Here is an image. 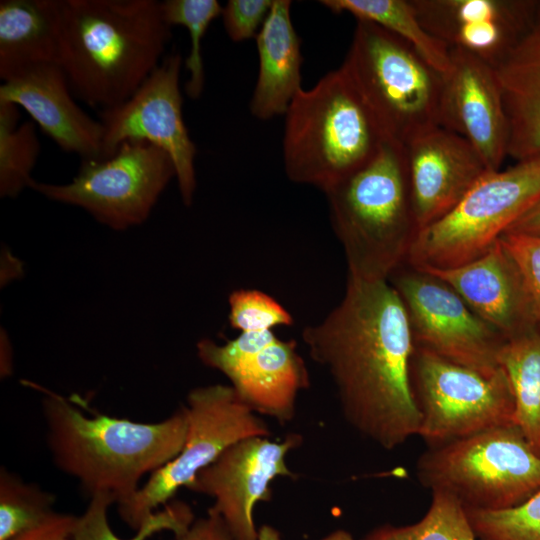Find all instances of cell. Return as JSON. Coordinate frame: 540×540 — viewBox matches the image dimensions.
<instances>
[{"mask_svg":"<svg viewBox=\"0 0 540 540\" xmlns=\"http://www.w3.org/2000/svg\"><path fill=\"white\" fill-rule=\"evenodd\" d=\"M302 338L330 375L346 422L393 450L418 435L411 385L414 341L403 302L389 280L348 277L341 302Z\"/></svg>","mask_w":540,"mask_h":540,"instance_id":"6da1fadb","label":"cell"},{"mask_svg":"<svg viewBox=\"0 0 540 540\" xmlns=\"http://www.w3.org/2000/svg\"><path fill=\"white\" fill-rule=\"evenodd\" d=\"M172 36L157 0H61L59 65L79 99L100 111L142 85Z\"/></svg>","mask_w":540,"mask_h":540,"instance_id":"7a4b0ae2","label":"cell"},{"mask_svg":"<svg viewBox=\"0 0 540 540\" xmlns=\"http://www.w3.org/2000/svg\"><path fill=\"white\" fill-rule=\"evenodd\" d=\"M47 442L56 466L76 478L90 496L121 504L181 451L187 432L184 405L168 418L136 422L102 413L88 416L69 399L38 385Z\"/></svg>","mask_w":540,"mask_h":540,"instance_id":"3957f363","label":"cell"},{"mask_svg":"<svg viewBox=\"0 0 540 540\" xmlns=\"http://www.w3.org/2000/svg\"><path fill=\"white\" fill-rule=\"evenodd\" d=\"M324 193L348 277L389 280L420 233L404 145L386 141L370 162Z\"/></svg>","mask_w":540,"mask_h":540,"instance_id":"277c9868","label":"cell"},{"mask_svg":"<svg viewBox=\"0 0 540 540\" xmlns=\"http://www.w3.org/2000/svg\"><path fill=\"white\" fill-rule=\"evenodd\" d=\"M388 141L340 68L301 89L285 113L288 178L327 191L370 162Z\"/></svg>","mask_w":540,"mask_h":540,"instance_id":"5b68a950","label":"cell"},{"mask_svg":"<svg viewBox=\"0 0 540 540\" xmlns=\"http://www.w3.org/2000/svg\"><path fill=\"white\" fill-rule=\"evenodd\" d=\"M341 69L388 140L406 145L439 126L442 73L401 37L357 20Z\"/></svg>","mask_w":540,"mask_h":540,"instance_id":"8992f818","label":"cell"},{"mask_svg":"<svg viewBox=\"0 0 540 540\" xmlns=\"http://www.w3.org/2000/svg\"><path fill=\"white\" fill-rule=\"evenodd\" d=\"M419 482L465 509L504 510L540 490V453L515 424L429 447L416 463Z\"/></svg>","mask_w":540,"mask_h":540,"instance_id":"52a82bcc","label":"cell"},{"mask_svg":"<svg viewBox=\"0 0 540 540\" xmlns=\"http://www.w3.org/2000/svg\"><path fill=\"white\" fill-rule=\"evenodd\" d=\"M540 200V155L490 171L447 215L417 236L406 263L450 269L482 256Z\"/></svg>","mask_w":540,"mask_h":540,"instance_id":"ba28073f","label":"cell"},{"mask_svg":"<svg viewBox=\"0 0 540 540\" xmlns=\"http://www.w3.org/2000/svg\"><path fill=\"white\" fill-rule=\"evenodd\" d=\"M184 407L188 424L179 454L150 474L131 498L117 505L121 519L134 531L160 506L167 505L180 488H188L196 475L231 445L271 435L265 421L230 385L196 387L189 391Z\"/></svg>","mask_w":540,"mask_h":540,"instance_id":"9c48e42d","label":"cell"},{"mask_svg":"<svg viewBox=\"0 0 540 540\" xmlns=\"http://www.w3.org/2000/svg\"><path fill=\"white\" fill-rule=\"evenodd\" d=\"M411 385L418 435L429 447L514 424V400L502 368L492 373L414 347Z\"/></svg>","mask_w":540,"mask_h":540,"instance_id":"30bf717a","label":"cell"},{"mask_svg":"<svg viewBox=\"0 0 540 540\" xmlns=\"http://www.w3.org/2000/svg\"><path fill=\"white\" fill-rule=\"evenodd\" d=\"M173 178L175 165L165 151L145 141L127 140L108 158L82 160L78 173L66 184L33 180L30 188L122 231L148 219Z\"/></svg>","mask_w":540,"mask_h":540,"instance_id":"8fae6325","label":"cell"},{"mask_svg":"<svg viewBox=\"0 0 540 540\" xmlns=\"http://www.w3.org/2000/svg\"><path fill=\"white\" fill-rule=\"evenodd\" d=\"M407 312L414 346L482 372L500 369L503 336L444 281L402 264L389 278Z\"/></svg>","mask_w":540,"mask_h":540,"instance_id":"7c38bea8","label":"cell"},{"mask_svg":"<svg viewBox=\"0 0 540 540\" xmlns=\"http://www.w3.org/2000/svg\"><path fill=\"white\" fill-rule=\"evenodd\" d=\"M182 62L178 52L166 55L131 97L100 111L104 127L101 159L110 157L127 140L161 148L172 159L181 199L190 206L196 190L197 148L183 119L179 84Z\"/></svg>","mask_w":540,"mask_h":540,"instance_id":"4fadbf2b","label":"cell"},{"mask_svg":"<svg viewBox=\"0 0 540 540\" xmlns=\"http://www.w3.org/2000/svg\"><path fill=\"white\" fill-rule=\"evenodd\" d=\"M196 348L202 363L224 374L256 414L281 424L294 418L297 396L310 384L294 340L280 339L266 329L240 332L224 344L202 339Z\"/></svg>","mask_w":540,"mask_h":540,"instance_id":"5bb4252c","label":"cell"},{"mask_svg":"<svg viewBox=\"0 0 540 540\" xmlns=\"http://www.w3.org/2000/svg\"><path fill=\"white\" fill-rule=\"evenodd\" d=\"M301 442L298 434L281 442L262 436L241 440L201 470L187 489L213 498L209 510L222 518L233 540H257L254 508L270 501L276 477H295L286 458Z\"/></svg>","mask_w":540,"mask_h":540,"instance_id":"9a60e30c","label":"cell"},{"mask_svg":"<svg viewBox=\"0 0 540 540\" xmlns=\"http://www.w3.org/2000/svg\"><path fill=\"white\" fill-rule=\"evenodd\" d=\"M439 126L471 144L489 171L508 156L509 129L494 67L458 49H450L442 73Z\"/></svg>","mask_w":540,"mask_h":540,"instance_id":"2e32d148","label":"cell"},{"mask_svg":"<svg viewBox=\"0 0 540 540\" xmlns=\"http://www.w3.org/2000/svg\"><path fill=\"white\" fill-rule=\"evenodd\" d=\"M425 30L449 49L496 67L531 28L540 2L411 0Z\"/></svg>","mask_w":540,"mask_h":540,"instance_id":"e0dca14e","label":"cell"},{"mask_svg":"<svg viewBox=\"0 0 540 540\" xmlns=\"http://www.w3.org/2000/svg\"><path fill=\"white\" fill-rule=\"evenodd\" d=\"M404 147L420 232L447 215L490 172L469 142L440 126Z\"/></svg>","mask_w":540,"mask_h":540,"instance_id":"ac0fdd59","label":"cell"},{"mask_svg":"<svg viewBox=\"0 0 540 540\" xmlns=\"http://www.w3.org/2000/svg\"><path fill=\"white\" fill-rule=\"evenodd\" d=\"M0 101L24 109L63 151L82 160L102 158L104 127L76 103L59 64L37 65L3 81Z\"/></svg>","mask_w":540,"mask_h":540,"instance_id":"d6986e66","label":"cell"},{"mask_svg":"<svg viewBox=\"0 0 540 540\" xmlns=\"http://www.w3.org/2000/svg\"><path fill=\"white\" fill-rule=\"evenodd\" d=\"M421 270L448 284L505 340L538 328L520 275L499 240L463 265Z\"/></svg>","mask_w":540,"mask_h":540,"instance_id":"ffe728a7","label":"cell"},{"mask_svg":"<svg viewBox=\"0 0 540 540\" xmlns=\"http://www.w3.org/2000/svg\"><path fill=\"white\" fill-rule=\"evenodd\" d=\"M508 121V156L540 155V5L535 22L494 68Z\"/></svg>","mask_w":540,"mask_h":540,"instance_id":"44dd1931","label":"cell"},{"mask_svg":"<svg viewBox=\"0 0 540 540\" xmlns=\"http://www.w3.org/2000/svg\"><path fill=\"white\" fill-rule=\"evenodd\" d=\"M291 1L273 0L256 36L259 72L250 110L258 119L285 115L301 87V44L291 21Z\"/></svg>","mask_w":540,"mask_h":540,"instance_id":"7402d4cb","label":"cell"},{"mask_svg":"<svg viewBox=\"0 0 540 540\" xmlns=\"http://www.w3.org/2000/svg\"><path fill=\"white\" fill-rule=\"evenodd\" d=\"M61 0L0 1V78L59 63Z\"/></svg>","mask_w":540,"mask_h":540,"instance_id":"603a6c76","label":"cell"},{"mask_svg":"<svg viewBox=\"0 0 540 540\" xmlns=\"http://www.w3.org/2000/svg\"><path fill=\"white\" fill-rule=\"evenodd\" d=\"M498 362L514 400V424L540 453V328L505 340Z\"/></svg>","mask_w":540,"mask_h":540,"instance_id":"cb8c5ba5","label":"cell"},{"mask_svg":"<svg viewBox=\"0 0 540 540\" xmlns=\"http://www.w3.org/2000/svg\"><path fill=\"white\" fill-rule=\"evenodd\" d=\"M334 13L347 12L401 37L436 70L444 73L450 63V49L423 27L411 0H322Z\"/></svg>","mask_w":540,"mask_h":540,"instance_id":"d4e9b609","label":"cell"},{"mask_svg":"<svg viewBox=\"0 0 540 540\" xmlns=\"http://www.w3.org/2000/svg\"><path fill=\"white\" fill-rule=\"evenodd\" d=\"M19 107L0 101V196L15 198L30 188L40 142L33 121L20 122Z\"/></svg>","mask_w":540,"mask_h":540,"instance_id":"484cf974","label":"cell"},{"mask_svg":"<svg viewBox=\"0 0 540 540\" xmlns=\"http://www.w3.org/2000/svg\"><path fill=\"white\" fill-rule=\"evenodd\" d=\"M363 540H478L467 511L454 496L432 492L430 506L417 522L385 524L374 528Z\"/></svg>","mask_w":540,"mask_h":540,"instance_id":"4316f807","label":"cell"},{"mask_svg":"<svg viewBox=\"0 0 540 540\" xmlns=\"http://www.w3.org/2000/svg\"><path fill=\"white\" fill-rule=\"evenodd\" d=\"M114 501L107 495H94L80 516H76L72 530V540H123L112 531L108 521V508ZM194 521V514L188 504L172 501L157 510L129 540H147L152 535L167 530L174 534L187 529Z\"/></svg>","mask_w":540,"mask_h":540,"instance_id":"83f0119b","label":"cell"},{"mask_svg":"<svg viewBox=\"0 0 540 540\" xmlns=\"http://www.w3.org/2000/svg\"><path fill=\"white\" fill-rule=\"evenodd\" d=\"M55 496L15 473L0 470V540H11L52 517Z\"/></svg>","mask_w":540,"mask_h":540,"instance_id":"f1b7e54d","label":"cell"},{"mask_svg":"<svg viewBox=\"0 0 540 540\" xmlns=\"http://www.w3.org/2000/svg\"><path fill=\"white\" fill-rule=\"evenodd\" d=\"M164 20L172 26L180 25L188 31L191 45L185 67L189 78L185 92L193 100L200 98L205 83L201 43L210 24L221 15L222 6L217 0H165L161 1Z\"/></svg>","mask_w":540,"mask_h":540,"instance_id":"f546056e","label":"cell"},{"mask_svg":"<svg viewBox=\"0 0 540 540\" xmlns=\"http://www.w3.org/2000/svg\"><path fill=\"white\" fill-rule=\"evenodd\" d=\"M466 511L478 540H540V490L512 508Z\"/></svg>","mask_w":540,"mask_h":540,"instance_id":"4dcf8cb0","label":"cell"},{"mask_svg":"<svg viewBox=\"0 0 540 540\" xmlns=\"http://www.w3.org/2000/svg\"><path fill=\"white\" fill-rule=\"evenodd\" d=\"M229 323L240 331L273 330L291 326L292 315L277 300L255 289H239L229 295Z\"/></svg>","mask_w":540,"mask_h":540,"instance_id":"1f68e13d","label":"cell"},{"mask_svg":"<svg viewBox=\"0 0 540 540\" xmlns=\"http://www.w3.org/2000/svg\"><path fill=\"white\" fill-rule=\"evenodd\" d=\"M514 263L540 328V234L504 233L499 238Z\"/></svg>","mask_w":540,"mask_h":540,"instance_id":"d6a6232c","label":"cell"},{"mask_svg":"<svg viewBox=\"0 0 540 540\" xmlns=\"http://www.w3.org/2000/svg\"><path fill=\"white\" fill-rule=\"evenodd\" d=\"M273 0H229L222 6V20L228 37L234 42L256 37L266 21Z\"/></svg>","mask_w":540,"mask_h":540,"instance_id":"836d02e7","label":"cell"},{"mask_svg":"<svg viewBox=\"0 0 540 540\" xmlns=\"http://www.w3.org/2000/svg\"><path fill=\"white\" fill-rule=\"evenodd\" d=\"M174 535L176 540H233L222 518L209 509L206 516Z\"/></svg>","mask_w":540,"mask_h":540,"instance_id":"e575fe53","label":"cell"},{"mask_svg":"<svg viewBox=\"0 0 540 540\" xmlns=\"http://www.w3.org/2000/svg\"><path fill=\"white\" fill-rule=\"evenodd\" d=\"M76 516L56 512L43 524L11 540H72Z\"/></svg>","mask_w":540,"mask_h":540,"instance_id":"d590c367","label":"cell"},{"mask_svg":"<svg viewBox=\"0 0 540 540\" xmlns=\"http://www.w3.org/2000/svg\"><path fill=\"white\" fill-rule=\"evenodd\" d=\"M540 234V200L523 214L505 233Z\"/></svg>","mask_w":540,"mask_h":540,"instance_id":"8d00e7d4","label":"cell"},{"mask_svg":"<svg viewBox=\"0 0 540 540\" xmlns=\"http://www.w3.org/2000/svg\"><path fill=\"white\" fill-rule=\"evenodd\" d=\"M257 540H281L280 533L270 525H263L258 529ZM322 540H355L351 533L346 530L338 529Z\"/></svg>","mask_w":540,"mask_h":540,"instance_id":"74e56055","label":"cell"}]
</instances>
